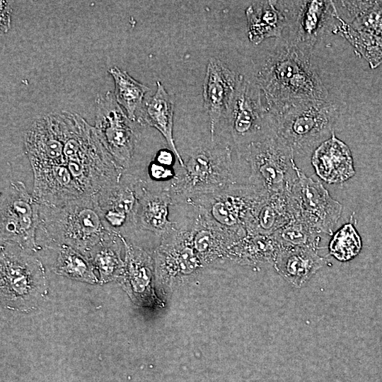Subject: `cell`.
Listing matches in <instances>:
<instances>
[{
	"mask_svg": "<svg viewBox=\"0 0 382 382\" xmlns=\"http://www.w3.org/2000/svg\"><path fill=\"white\" fill-rule=\"evenodd\" d=\"M22 152L30 173L23 180L38 204L61 205L94 197L123 170L94 126L68 111L40 116L23 131Z\"/></svg>",
	"mask_w": 382,
	"mask_h": 382,
	"instance_id": "6da1fadb",
	"label": "cell"
},
{
	"mask_svg": "<svg viewBox=\"0 0 382 382\" xmlns=\"http://www.w3.org/2000/svg\"><path fill=\"white\" fill-rule=\"evenodd\" d=\"M312 52L282 36L257 57L252 77L267 113L300 101L330 99Z\"/></svg>",
	"mask_w": 382,
	"mask_h": 382,
	"instance_id": "7a4b0ae2",
	"label": "cell"
},
{
	"mask_svg": "<svg viewBox=\"0 0 382 382\" xmlns=\"http://www.w3.org/2000/svg\"><path fill=\"white\" fill-rule=\"evenodd\" d=\"M114 234L106 226L93 197L57 206L38 204L39 250L65 245L88 258L98 245Z\"/></svg>",
	"mask_w": 382,
	"mask_h": 382,
	"instance_id": "3957f363",
	"label": "cell"
},
{
	"mask_svg": "<svg viewBox=\"0 0 382 382\" xmlns=\"http://www.w3.org/2000/svg\"><path fill=\"white\" fill-rule=\"evenodd\" d=\"M340 114L330 98L300 101L267 115L272 131L294 154L306 156L332 136Z\"/></svg>",
	"mask_w": 382,
	"mask_h": 382,
	"instance_id": "277c9868",
	"label": "cell"
},
{
	"mask_svg": "<svg viewBox=\"0 0 382 382\" xmlns=\"http://www.w3.org/2000/svg\"><path fill=\"white\" fill-rule=\"evenodd\" d=\"M183 161L184 166L165 186L172 204L185 203L194 196L221 191L236 182L231 149L228 145L192 148Z\"/></svg>",
	"mask_w": 382,
	"mask_h": 382,
	"instance_id": "5b68a950",
	"label": "cell"
},
{
	"mask_svg": "<svg viewBox=\"0 0 382 382\" xmlns=\"http://www.w3.org/2000/svg\"><path fill=\"white\" fill-rule=\"evenodd\" d=\"M35 253L11 242H0L1 303L8 308L28 312L47 294L45 270Z\"/></svg>",
	"mask_w": 382,
	"mask_h": 382,
	"instance_id": "8992f818",
	"label": "cell"
},
{
	"mask_svg": "<svg viewBox=\"0 0 382 382\" xmlns=\"http://www.w3.org/2000/svg\"><path fill=\"white\" fill-rule=\"evenodd\" d=\"M250 166L248 183L269 194L290 191L298 179L292 149L275 133L243 151Z\"/></svg>",
	"mask_w": 382,
	"mask_h": 382,
	"instance_id": "52a82bcc",
	"label": "cell"
},
{
	"mask_svg": "<svg viewBox=\"0 0 382 382\" xmlns=\"http://www.w3.org/2000/svg\"><path fill=\"white\" fill-rule=\"evenodd\" d=\"M0 179V241L37 253L38 204L25 185L13 180L6 170L1 169Z\"/></svg>",
	"mask_w": 382,
	"mask_h": 382,
	"instance_id": "ba28073f",
	"label": "cell"
},
{
	"mask_svg": "<svg viewBox=\"0 0 382 382\" xmlns=\"http://www.w3.org/2000/svg\"><path fill=\"white\" fill-rule=\"evenodd\" d=\"M265 193L248 183L236 182L221 191L192 197L185 204L214 224L243 238L247 235L250 212Z\"/></svg>",
	"mask_w": 382,
	"mask_h": 382,
	"instance_id": "9c48e42d",
	"label": "cell"
},
{
	"mask_svg": "<svg viewBox=\"0 0 382 382\" xmlns=\"http://www.w3.org/2000/svg\"><path fill=\"white\" fill-rule=\"evenodd\" d=\"M262 99V91L253 77L239 74L231 105L225 117L238 156L250 144L274 133Z\"/></svg>",
	"mask_w": 382,
	"mask_h": 382,
	"instance_id": "30bf717a",
	"label": "cell"
},
{
	"mask_svg": "<svg viewBox=\"0 0 382 382\" xmlns=\"http://www.w3.org/2000/svg\"><path fill=\"white\" fill-rule=\"evenodd\" d=\"M94 127L123 172L132 170L139 135L112 91L97 96Z\"/></svg>",
	"mask_w": 382,
	"mask_h": 382,
	"instance_id": "8fae6325",
	"label": "cell"
},
{
	"mask_svg": "<svg viewBox=\"0 0 382 382\" xmlns=\"http://www.w3.org/2000/svg\"><path fill=\"white\" fill-rule=\"evenodd\" d=\"M153 259L155 281L163 289L185 282L204 267L193 248L188 224L175 226L162 236Z\"/></svg>",
	"mask_w": 382,
	"mask_h": 382,
	"instance_id": "7c38bea8",
	"label": "cell"
},
{
	"mask_svg": "<svg viewBox=\"0 0 382 382\" xmlns=\"http://www.w3.org/2000/svg\"><path fill=\"white\" fill-rule=\"evenodd\" d=\"M139 175L123 172L120 180L101 190L95 199L108 228L125 239L135 233Z\"/></svg>",
	"mask_w": 382,
	"mask_h": 382,
	"instance_id": "4fadbf2b",
	"label": "cell"
},
{
	"mask_svg": "<svg viewBox=\"0 0 382 382\" xmlns=\"http://www.w3.org/2000/svg\"><path fill=\"white\" fill-rule=\"evenodd\" d=\"M278 4L287 21L288 35L284 37L313 51L330 24L335 11L332 1H278Z\"/></svg>",
	"mask_w": 382,
	"mask_h": 382,
	"instance_id": "5bb4252c",
	"label": "cell"
},
{
	"mask_svg": "<svg viewBox=\"0 0 382 382\" xmlns=\"http://www.w3.org/2000/svg\"><path fill=\"white\" fill-rule=\"evenodd\" d=\"M298 179L291 193L303 220L321 234L332 235L340 218L342 205L334 199L319 180L308 177L298 167Z\"/></svg>",
	"mask_w": 382,
	"mask_h": 382,
	"instance_id": "9a60e30c",
	"label": "cell"
},
{
	"mask_svg": "<svg viewBox=\"0 0 382 382\" xmlns=\"http://www.w3.org/2000/svg\"><path fill=\"white\" fill-rule=\"evenodd\" d=\"M239 74L215 57L209 59L202 85L204 107L209 119L211 141H214L218 125L231 105Z\"/></svg>",
	"mask_w": 382,
	"mask_h": 382,
	"instance_id": "2e32d148",
	"label": "cell"
},
{
	"mask_svg": "<svg viewBox=\"0 0 382 382\" xmlns=\"http://www.w3.org/2000/svg\"><path fill=\"white\" fill-rule=\"evenodd\" d=\"M141 178L138 189L135 233L149 231L161 238L175 228L168 219L172 199L165 186Z\"/></svg>",
	"mask_w": 382,
	"mask_h": 382,
	"instance_id": "e0dca14e",
	"label": "cell"
},
{
	"mask_svg": "<svg viewBox=\"0 0 382 382\" xmlns=\"http://www.w3.org/2000/svg\"><path fill=\"white\" fill-rule=\"evenodd\" d=\"M299 215L298 204L291 190L266 193L250 212L246 224L247 234L272 235Z\"/></svg>",
	"mask_w": 382,
	"mask_h": 382,
	"instance_id": "ac0fdd59",
	"label": "cell"
},
{
	"mask_svg": "<svg viewBox=\"0 0 382 382\" xmlns=\"http://www.w3.org/2000/svg\"><path fill=\"white\" fill-rule=\"evenodd\" d=\"M188 226L193 248L204 267L229 260L230 250L241 239L236 233L214 224L197 212Z\"/></svg>",
	"mask_w": 382,
	"mask_h": 382,
	"instance_id": "d6986e66",
	"label": "cell"
},
{
	"mask_svg": "<svg viewBox=\"0 0 382 382\" xmlns=\"http://www.w3.org/2000/svg\"><path fill=\"white\" fill-rule=\"evenodd\" d=\"M122 240L125 246V265L117 281L132 299L141 303H149L150 299H153V257L124 237Z\"/></svg>",
	"mask_w": 382,
	"mask_h": 382,
	"instance_id": "ffe728a7",
	"label": "cell"
},
{
	"mask_svg": "<svg viewBox=\"0 0 382 382\" xmlns=\"http://www.w3.org/2000/svg\"><path fill=\"white\" fill-rule=\"evenodd\" d=\"M311 163L318 178L328 184L345 182L356 173L349 147L334 133L313 152Z\"/></svg>",
	"mask_w": 382,
	"mask_h": 382,
	"instance_id": "44dd1931",
	"label": "cell"
},
{
	"mask_svg": "<svg viewBox=\"0 0 382 382\" xmlns=\"http://www.w3.org/2000/svg\"><path fill=\"white\" fill-rule=\"evenodd\" d=\"M273 263L284 279L301 287L324 266L325 259L310 247H279Z\"/></svg>",
	"mask_w": 382,
	"mask_h": 382,
	"instance_id": "7402d4cb",
	"label": "cell"
},
{
	"mask_svg": "<svg viewBox=\"0 0 382 382\" xmlns=\"http://www.w3.org/2000/svg\"><path fill=\"white\" fill-rule=\"evenodd\" d=\"M248 37L257 45L270 37H282L287 27L286 16L278 1H254L245 9Z\"/></svg>",
	"mask_w": 382,
	"mask_h": 382,
	"instance_id": "603a6c76",
	"label": "cell"
},
{
	"mask_svg": "<svg viewBox=\"0 0 382 382\" xmlns=\"http://www.w3.org/2000/svg\"><path fill=\"white\" fill-rule=\"evenodd\" d=\"M174 102L163 85L156 81L155 93L146 101L139 122L156 128L165 138L170 150L175 154L181 167L183 159L180 154L173 138Z\"/></svg>",
	"mask_w": 382,
	"mask_h": 382,
	"instance_id": "cb8c5ba5",
	"label": "cell"
},
{
	"mask_svg": "<svg viewBox=\"0 0 382 382\" xmlns=\"http://www.w3.org/2000/svg\"><path fill=\"white\" fill-rule=\"evenodd\" d=\"M279 245L272 235L247 234L230 250L229 260L254 265L273 262Z\"/></svg>",
	"mask_w": 382,
	"mask_h": 382,
	"instance_id": "d4e9b609",
	"label": "cell"
},
{
	"mask_svg": "<svg viewBox=\"0 0 382 382\" xmlns=\"http://www.w3.org/2000/svg\"><path fill=\"white\" fill-rule=\"evenodd\" d=\"M124 248L122 237L115 233L91 252L88 259L94 270L98 271L100 283L117 280L120 277L125 265L121 256Z\"/></svg>",
	"mask_w": 382,
	"mask_h": 382,
	"instance_id": "484cf974",
	"label": "cell"
},
{
	"mask_svg": "<svg viewBox=\"0 0 382 382\" xmlns=\"http://www.w3.org/2000/svg\"><path fill=\"white\" fill-rule=\"evenodd\" d=\"M47 250L57 253L52 269L58 275L89 284L99 282L91 260L74 248L62 245Z\"/></svg>",
	"mask_w": 382,
	"mask_h": 382,
	"instance_id": "4316f807",
	"label": "cell"
},
{
	"mask_svg": "<svg viewBox=\"0 0 382 382\" xmlns=\"http://www.w3.org/2000/svg\"><path fill=\"white\" fill-rule=\"evenodd\" d=\"M115 83V97L123 107L128 117L134 122L137 112L142 105L145 94L149 88L133 79L126 71L117 66L109 69Z\"/></svg>",
	"mask_w": 382,
	"mask_h": 382,
	"instance_id": "83f0119b",
	"label": "cell"
},
{
	"mask_svg": "<svg viewBox=\"0 0 382 382\" xmlns=\"http://www.w3.org/2000/svg\"><path fill=\"white\" fill-rule=\"evenodd\" d=\"M279 247H310L318 249L321 233L297 216L272 234Z\"/></svg>",
	"mask_w": 382,
	"mask_h": 382,
	"instance_id": "f1b7e54d",
	"label": "cell"
},
{
	"mask_svg": "<svg viewBox=\"0 0 382 382\" xmlns=\"http://www.w3.org/2000/svg\"><path fill=\"white\" fill-rule=\"evenodd\" d=\"M361 238L351 223L343 225L335 232L330 241V254L341 262L355 257L361 251Z\"/></svg>",
	"mask_w": 382,
	"mask_h": 382,
	"instance_id": "f546056e",
	"label": "cell"
},
{
	"mask_svg": "<svg viewBox=\"0 0 382 382\" xmlns=\"http://www.w3.org/2000/svg\"><path fill=\"white\" fill-rule=\"evenodd\" d=\"M148 175L151 183H157L161 180H170L175 177V173L173 168L164 166L152 161L148 167Z\"/></svg>",
	"mask_w": 382,
	"mask_h": 382,
	"instance_id": "4dcf8cb0",
	"label": "cell"
},
{
	"mask_svg": "<svg viewBox=\"0 0 382 382\" xmlns=\"http://www.w3.org/2000/svg\"><path fill=\"white\" fill-rule=\"evenodd\" d=\"M175 157V154L171 150L163 149L156 153L154 161L164 166L173 168Z\"/></svg>",
	"mask_w": 382,
	"mask_h": 382,
	"instance_id": "1f68e13d",
	"label": "cell"
}]
</instances>
